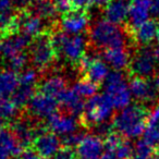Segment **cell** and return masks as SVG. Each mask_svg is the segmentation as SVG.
<instances>
[{
  "instance_id": "cell-17",
  "label": "cell",
  "mask_w": 159,
  "mask_h": 159,
  "mask_svg": "<svg viewBox=\"0 0 159 159\" xmlns=\"http://www.w3.org/2000/svg\"><path fill=\"white\" fill-rule=\"evenodd\" d=\"M152 13V0H134L130 7L129 26L134 30L149 20Z\"/></svg>"
},
{
  "instance_id": "cell-18",
  "label": "cell",
  "mask_w": 159,
  "mask_h": 159,
  "mask_svg": "<svg viewBox=\"0 0 159 159\" xmlns=\"http://www.w3.org/2000/svg\"><path fill=\"white\" fill-rule=\"evenodd\" d=\"M66 91V81L61 75H50L37 85V92L58 100H60Z\"/></svg>"
},
{
  "instance_id": "cell-6",
  "label": "cell",
  "mask_w": 159,
  "mask_h": 159,
  "mask_svg": "<svg viewBox=\"0 0 159 159\" xmlns=\"http://www.w3.org/2000/svg\"><path fill=\"white\" fill-rule=\"evenodd\" d=\"M105 94L110 99L113 108L122 110L130 106L132 94L121 71L113 70L109 72L105 80Z\"/></svg>"
},
{
  "instance_id": "cell-15",
  "label": "cell",
  "mask_w": 159,
  "mask_h": 159,
  "mask_svg": "<svg viewBox=\"0 0 159 159\" xmlns=\"http://www.w3.org/2000/svg\"><path fill=\"white\" fill-rule=\"evenodd\" d=\"M130 91L132 96L139 102H152L156 99L157 93L154 84L147 79L135 76L130 82Z\"/></svg>"
},
{
  "instance_id": "cell-23",
  "label": "cell",
  "mask_w": 159,
  "mask_h": 159,
  "mask_svg": "<svg viewBox=\"0 0 159 159\" xmlns=\"http://www.w3.org/2000/svg\"><path fill=\"white\" fill-rule=\"evenodd\" d=\"M20 86L19 74L13 70L0 72V99H9Z\"/></svg>"
},
{
  "instance_id": "cell-7",
  "label": "cell",
  "mask_w": 159,
  "mask_h": 159,
  "mask_svg": "<svg viewBox=\"0 0 159 159\" xmlns=\"http://www.w3.org/2000/svg\"><path fill=\"white\" fill-rule=\"evenodd\" d=\"M16 19L20 33L29 36L32 39L44 33H48L53 29V26L47 24V21L35 16L29 8L19 9L16 11Z\"/></svg>"
},
{
  "instance_id": "cell-49",
  "label": "cell",
  "mask_w": 159,
  "mask_h": 159,
  "mask_svg": "<svg viewBox=\"0 0 159 159\" xmlns=\"http://www.w3.org/2000/svg\"><path fill=\"white\" fill-rule=\"evenodd\" d=\"M154 159H159V158H158V157H157V158H154Z\"/></svg>"
},
{
  "instance_id": "cell-12",
  "label": "cell",
  "mask_w": 159,
  "mask_h": 159,
  "mask_svg": "<svg viewBox=\"0 0 159 159\" xmlns=\"http://www.w3.org/2000/svg\"><path fill=\"white\" fill-rule=\"evenodd\" d=\"M59 100L47 96L43 93H37L33 96L31 102L26 106L29 115L39 119H48L57 112Z\"/></svg>"
},
{
  "instance_id": "cell-1",
  "label": "cell",
  "mask_w": 159,
  "mask_h": 159,
  "mask_svg": "<svg viewBox=\"0 0 159 159\" xmlns=\"http://www.w3.org/2000/svg\"><path fill=\"white\" fill-rule=\"evenodd\" d=\"M147 116L144 107L139 105L129 106L115 117L112 121L113 130L126 139H137L145 133Z\"/></svg>"
},
{
  "instance_id": "cell-22",
  "label": "cell",
  "mask_w": 159,
  "mask_h": 159,
  "mask_svg": "<svg viewBox=\"0 0 159 159\" xmlns=\"http://www.w3.org/2000/svg\"><path fill=\"white\" fill-rule=\"evenodd\" d=\"M59 102H61L68 115L73 117H81L84 112L85 102L82 96H80L73 89H68L60 98Z\"/></svg>"
},
{
  "instance_id": "cell-14",
  "label": "cell",
  "mask_w": 159,
  "mask_h": 159,
  "mask_svg": "<svg viewBox=\"0 0 159 159\" xmlns=\"http://www.w3.org/2000/svg\"><path fill=\"white\" fill-rule=\"evenodd\" d=\"M47 129L52 133L58 135H69L74 132H77L79 128V120L76 117H73L68 113L56 112L47 119Z\"/></svg>"
},
{
  "instance_id": "cell-37",
  "label": "cell",
  "mask_w": 159,
  "mask_h": 159,
  "mask_svg": "<svg viewBox=\"0 0 159 159\" xmlns=\"http://www.w3.org/2000/svg\"><path fill=\"white\" fill-rule=\"evenodd\" d=\"M56 159H77V155L73 148L62 146L56 155Z\"/></svg>"
},
{
  "instance_id": "cell-38",
  "label": "cell",
  "mask_w": 159,
  "mask_h": 159,
  "mask_svg": "<svg viewBox=\"0 0 159 159\" xmlns=\"http://www.w3.org/2000/svg\"><path fill=\"white\" fill-rule=\"evenodd\" d=\"M154 124H159V104L156 105L147 116V125Z\"/></svg>"
},
{
  "instance_id": "cell-25",
  "label": "cell",
  "mask_w": 159,
  "mask_h": 159,
  "mask_svg": "<svg viewBox=\"0 0 159 159\" xmlns=\"http://www.w3.org/2000/svg\"><path fill=\"white\" fill-rule=\"evenodd\" d=\"M35 16L47 21L50 24L56 25L57 21V10L55 8L52 0H36L35 2L29 8Z\"/></svg>"
},
{
  "instance_id": "cell-45",
  "label": "cell",
  "mask_w": 159,
  "mask_h": 159,
  "mask_svg": "<svg viewBox=\"0 0 159 159\" xmlns=\"http://www.w3.org/2000/svg\"><path fill=\"white\" fill-rule=\"evenodd\" d=\"M11 157L12 156L10 155V152L0 145V159H10Z\"/></svg>"
},
{
  "instance_id": "cell-27",
  "label": "cell",
  "mask_w": 159,
  "mask_h": 159,
  "mask_svg": "<svg viewBox=\"0 0 159 159\" xmlns=\"http://www.w3.org/2000/svg\"><path fill=\"white\" fill-rule=\"evenodd\" d=\"M37 86H26V85H20L16 89V92L13 94L11 99L14 102V104L19 108H24L29 105L33 96L36 94Z\"/></svg>"
},
{
  "instance_id": "cell-26",
  "label": "cell",
  "mask_w": 159,
  "mask_h": 159,
  "mask_svg": "<svg viewBox=\"0 0 159 159\" xmlns=\"http://www.w3.org/2000/svg\"><path fill=\"white\" fill-rule=\"evenodd\" d=\"M19 24L16 13L0 14V39H5L7 37L19 33Z\"/></svg>"
},
{
  "instance_id": "cell-39",
  "label": "cell",
  "mask_w": 159,
  "mask_h": 159,
  "mask_svg": "<svg viewBox=\"0 0 159 159\" xmlns=\"http://www.w3.org/2000/svg\"><path fill=\"white\" fill-rule=\"evenodd\" d=\"M73 10H89L93 5V0H71Z\"/></svg>"
},
{
  "instance_id": "cell-16",
  "label": "cell",
  "mask_w": 159,
  "mask_h": 159,
  "mask_svg": "<svg viewBox=\"0 0 159 159\" xmlns=\"http://www.w3.org/2000/svg\"><path fill=\"white\" fill-rule=\"evenodd\" d=\"M32 38L22 33H16L7 37L1 43V52L6 59L13 57L21 52H25V49L30 47Z\"/></svg>"
},
{
  "instance_id": "cell-48",
  "label": "cell",
  "mask_w": 159,
  "mask_h": 159,
  "mask_svg": "<svg viewBox=\"0 0 159 159\" xmlns=\"http://www.w3.org/2000/svg\"><path fill=\"white\" fill-rule=\"evenodd\" d=\"M156 42H157V45H156V46H157V47H159V33H158V35H157Z\"/></svg>"
},
{
  "instance_id": "cell-4",
  "label": "cell",
  "mask_w": 159,
  "mask_h": 159,
  "mask_svg": "<svg viewBox=\"0 0 159 159\" xmlns=\"http://www.w3.org/2000/svg\"><path fill=\"white\" fill-rule=\"evenodd\" d=\"M30 60L37 71H46L56 61L57 51L52 44L51 32L33 38L30 45Z\"/></svg>"
},
{
  "instance_id": "cell-31",
  "label": "cell",
  "mask_w": 159,
  "mask_h": 159,
  "mask_svg": "<svg viewBox=\"0 0 159 159\" xmlns=\"http://www.w3.org/2000/svg\"><path fill=\"white\" fill-rule=\"evenodd\" d=\"M20 79V85H26V86H37L38 85V71L36 69H26L23 70L19 74Z\"/></svg>"
},
{
  "instance_id": "cell-43",
  "label": "cell",
  "mask_w": 159,
  "mask_h": 159,
  "mask_svg": "<svg viewBox=\"0 0 159 159\" xmlns=\"http://www.w3.org/2000/svg\"><path fill=\"white\" fill-rule=\"evenodd\" d=\"M111 2V0H93V5H95L98 8H106L109 3Z\"/></svg>"
},
{
  "instance_id": "cell-50",
  "label": "cell",
  "mask_w": 159,
  "mask_h": 159,
  "mask_svg": "<svg viewBox=\"0 0 159 159\" xmlns=\"http://www.w3.org/2000/svg\"><path fill=\"white\" fill-rule=\"evenodd\" d=\"M158 158H159V152H158Z\"/></svg>"
},
{
  "instance_id": "cell-3",
  "label": "cell",
  "mask_w": 159,
  "mask_h": 159,
  "mask_svg": "<svg viewBox=\"0 0 159 159\" xmlns=\"http://www.w3.org/2000/svg\"><path fill=\"white\" fill-rule=\"evenodd\" d=\"M52 44L58 57L68 61L72 66H79L85 57L86 39L82 35H69L56 29L51 32Z\"/></svg>"
},
{
  "instance_id": "cell-21",
  "label": "cell",
  "mask_w": 159,
  "mask_h": 159,
  "mask_svg": "<svg viewBox=\"0 0 159 159\" xmlns=\"http://www.w3.org/2000/svg\"><path fill=\"white\" fill-rule=\"evenodd\" d=\"M158 33V24L154 20H148L136 29L131 30V36L133 37V39H135V42L142 46L149 45L152 40L157 38Z\"/></svg>"
},
{
  "instance_id": "cell-36",
  "label": "cell",
  "mask_w": 159,
  "mask_h": 159,
  "mask_svg": "<svg viewBox=\"0 0 159 159\" xmlns=\"http://www.w3.org/2000/svg\"><path fill=\"white\" fill-rule=\"evenodd\" d=\"M52 2L59 14L66 16V14L70 13L71 11H73L71 0H52Z\"/></svg>"
},
{
  "instance_id": "cell-2",
  "label": "cell",
  "mask_w": 159,
  "mask_h": 159,
  "mask_svg": "<svg viewBox=\"0 0 159 159\" xmlns=\"http://www.w3.org/2000/svg\"><path fill=\"white\" fill-rule=\"evenodd\" d=\"M89 40L95 48L115 49L124 48L126 43V33L119 26L107 20L95 22L89 29Z\"/></svg>"
},
{
  "instance_id": "cell-33",
  "label": "cell",
  "mask_w": 159,
  "mask_h": 159,
  "mask_svg": "<svg viewBox=\"0 0 159 159\" xmlns=\"http://www.w3.org/2000/svg\"><path fill=\"white\" fill-rule=\"evenodd\" d=\"M113 152H116L120 159H131L133 156V152H134V147L130 144V142L122 139L121 143L118 145Z\"/></svg>"
},
{
  "instance_id": "cell-19",
  "label": "cell",
  "mask_w": 159,
  "mask_h": 159,
  "mask_svg": "<svg viewBox=\"0 0 159 159\" xmlns=\"http://www.w3.org/2000/svg\"><path fill=\"white\" fill-rule=\"evenodd\" d=\"M38 126L32 125V123L27 119H18L16 121L11 122V129L14 136L19 141V143L22 145V147H26L32 145L33 141L36 137Z\"/></svg>"
},
{
  "instance_id": "cell-28",
  "label": "cell",
  "mask_w": 159,
  "mask_h": 159,
  "mask_svg": "<svg viewBox=\"0 0 159 159\" xmlns=\"http://www.w3.org/2000/svg\"><path fill=\"white\" fill-rule=\"evenodd\" d=\"M19 110H20V108L14 104V102L11 98H9V99H0V113L7 120L8 123L16 121Z\"/></svg>"
},
{
  "instance_id": "cell-51",
  "label": "cell",
  "mask_w": 159,
  "mask_h": 159,
  "mask_svg": "<svg viewBox=\"0 0 159 159\" xmlns=\"http://www.w3.org/2000/svg\"><path fill=\"white\" fill-rule=\"evenodd\" d=\"M132 1H134V0H132Z\"/></svg>"
},
{
  "instance_id": "cell-30",
  "label": "cell",
  "mask_w": 159,
  "mask_h": 159,
  "mask_svg": "<svg viewBox=\"0 0 159 159\" xmlns=\"http://www.w3.org/2000/svg\"><path fill=\"white\" fill-rule=\"evenodd\" d=\"M131 159H152V146L145 139H141L134 146V152Z\"/></svg>"
},
{
  "instance_id": "cell-13",
  "label": "cell",
  "mask_w": 159,
  "mask_h": 159,
  "mask_svg": "<svg viewBox=\"0 0 159 159\" xmlns=\"http://www.w3.org/2000/svg\"><path fill=\"white\" fill-rule=\"evenodd\" d=\"M104 152V141L95 134H86L76 147L77 159H100Z\"/></svg>"
},
{
  "instance_id": "cell-40",
  "label": "cell",
  "mask_w": 159,
  "mask_h": 159,
  "mask_svg": "<svg viewBox=\"0 0 159 159\" xmlns=\"http://www.w3.org/2000/svg\"><path fill=\"white\" fill-rule=\"evenodd\" d=\"M13 6V0H0V14L12 13Z\"/></svg>"
},
{
  "instance_id": "cell-32",
  "label": "cell",
  "mask_w": 159,
  "mask_h": 159,
  "mask_svg": "<svg viewBox=\"0 0 159 159\" xmlns=\"http://www.w3.org/2000/svg\"><path fill=\"white\" fill-rule=\"evenodd\" d=\"M29 60H30V56H27V52L25 51V52L18 53V55L9 58V59H7V61L10 66V70H13L16 72V71L23 70Z\"/></svg>"
},
{
  "instance_id": "cell-11",
  "label": "cell",
  "mask_w": 159,
  "mask_h": 159,
  "mask_svg": "<svg viewBox=\"0 0 159 159\" xmlns=\"http://www.w3.org/2000/svg\"><path fill=\"white\" fill-rule=\"evenodd\" d=\"M91 20L89 10H73L62 16L59 22L60 31L69 35H81L87 29Z\"/></svg>"
},
{
  "instance_id": "cell-20",
  "label": "cell",
  "mask_w": 159,
  "mask_h": 159,
  "mask_svg": "<svg viewBox=\"0 0 159 159\" xmlns=\"http://www.w3.org/2000/svg\"><path fill=\"white\" fill-rule=\"evenodd\" d=\"M130 7L129 0H111V2L104 9L105 18L112 24H122L129 19Z\"/></svg>"
},
{
  "instance_id": "cell-5",
  "label": "cell",
  "mask_w": 159,
  "mask_h": 159,
  "mask_svg": "<svg viewBox=\"0 0 159 159\" xmlns=\"http://www.w3.org/2000/svg\"><path fill=\"white\" fill-rule=\"evenodd\" d=\"M113 106L106 94L95 95L85 104V109L81 116L80 123L85 128H95L108 121L111 117Z\"/></svg>"
},
{
  "instance_id": "cell-41",
  "label": "cell",
  "mask_w": 159,
  "mask_h": 159,
  "mask_svg": "<svg viewBox=\"0 0 159 159\" xmlns=\"http://www.w3.org/2000/svg\"><path fill=\"white\" fill-rule=\"evenodd\" d=\"M20 157V159H40V157L33 149H26L25 152H22Z\"/></svg>"
},
{
  "instance_id": "cell-29",
  "label": "cell",
  "mask_w": 159,
  "mask_h": 159,
  "mask_svg": "<svg viewBox=\"0 0 159 159\" xmlns=\"http://www.w3.org/2000/svg\"><path fill=\"white\" fill-rule=\"evenodd\" d=\"M98 87H99L98 85L92 83L89 80L82 79V80H80L79 82L75 83L72 89H74L80 96H82V97L92 98L96 95V92H97Z\"/></svg>"
},
{
  "instance_id": "cell-47",
  "label": "cell",
  "mask_w": 159,
  "mask_h": 159,
  "mask_svg": "<svg viewBox=\"0 0 159 159\" xmlns=\"http://www.w3.org/2000/svg\"><path fill=\"white\" fill-rule=\"evenodd\" d=\"M152 84H154V86H155V89H156V91L159 93V73L156 75V76H155L154 82H152Z\"/></svg>"
},
{
  "instance_id": "cell-42",
  "label": "cell",
  "mask_w": 159,
  "mask_h": 159,
  "mask_svg": "<svg viewBox=\"0 0 159 159\" xmlns=\"http://www.w3.org/2000/svg\"><path fill=\"white\" fill-rule=\"evenodd\" d=\"M152 13L159 18V0H152Z\"/></svg>"
},
{
  "instance_id": "cell-46",
  "label": "cell",
  "mask_w": 159,
  "mask_h": 159,
  "mask_svg": "<svg viewBox=\"0 0 159 159\" xmlns=\"http://www.w3.org/2000/svg\"><path fill=\"white\" fill-rule=\"evenodd\" d=\"M7 124H8V121L3 118V116L0 113V131L3 130V129H6L5 126L7 125Z\"/></svg>"
},
{
  "instance_id": "cell-44",
  "label": "cell",
  "mask_w": 159,
  "mask_h": 159,
  "mask_svg": "<svg viewBox=\"0 0 159 159\" xmlns=\"http://www.w3.org/2000/svg\"><path fill=\"white\" fill-rule=\"evenodd\" d=\"M100 159H120V158L117 156V155H116L115 152H111V150H106Z\"/></svg>"
},
{
  "instance_id": "cell-10",
  "label": "cell",
  "mask_w": 159,
  "mask_h": 159,
  "mask_svg": "<svg viewBox=\"0 0 159 159\" xmlns=\"http://www.w3.org/2000/svg\"><path fill=\"white\" fill-rule=\"evenodd\" d=\"M77 66L80 72L83 73V79L89 80L98 86L100 83L105 82L109 74V69L106 62L99 58L85 56Z\"/></svg>"
},
{
  "instance_id": "cell-24",
  "label": "cell",
  "mask_w": 159,
  "mask_h": 159,
  "mask_svg": "<svg viewBox=\"0 0 159 159\" xmlns=\"http://www.w3.org/2000/svg\"><path fill=\"white\" fill-rule=\"evenodd\" d=\"M102 60L117 71L130 66V55L124 48L106 49L102 51Z\"/></svg>"
},
{
  "instance_id": "cell-9",
  "label": "cell",
  "mask_w": 159,
  "mask_h": 159,
  "mask_svg": "<svg viewBox=\"0 0 159 159\" xmlns=\"http://www.w3.org/2000/svg\"><path fill=\"white\" fill-rule=\"evenodd\" d=\"M157 60L154 53V49L142 48L134 55L130 62V71L139 77L147 79L148 76L152 75L156 71Z\"/></svg>"
},
{
  "instance_id": "cell-35",
  "label": "cell",
  "mask_w": 159,
  "mask_h": 159,
  "mask_svg": "<svg viewBox=\"0 0 159 159\" xmlns=\"http://www.w3.org/2000/svg\"><path fill=\"white\" fill-rule=\"evenodd\" d=\"M84 136H85V134H83V133H81V132H74V133H72V134L66 135V136L63 137V145L68 146V147H71V148L77 147V145L80 144V142L82 141Z\"/></svg>"
},
{
  "instance_id": "cell-8",
  "label": "cell",
  "mask_w": 159,
  "mask_h": 159,
  "mask_svg": "<svg viewBox=\"0 0 159 159\" xmlns=\"http://www.w3.org/2000/svg\"><path fill=\"white\" fill-rule=\"evenodd\" d=\"M61 147V141L57 134L48 131V129L38 126L36 137L32 143V149L40 158L50 159L57 155Z\"/></svg>"
},
{
  "instance_id": "cell-34",
  "label": "cell",
  "mask_w": 159,
  "mask_h": 159,
  "mask_svg": "<svg viewBox=\"0 0 159 159\" xmlns=\"http://www.w3.org/2000/svg\"><path fill=\"white\" fill-rule=\"evenodd\" d=\"M144 139L152 146L159 145V124L147 125L144 133Z\"/></svg>"
}]
</instances>
